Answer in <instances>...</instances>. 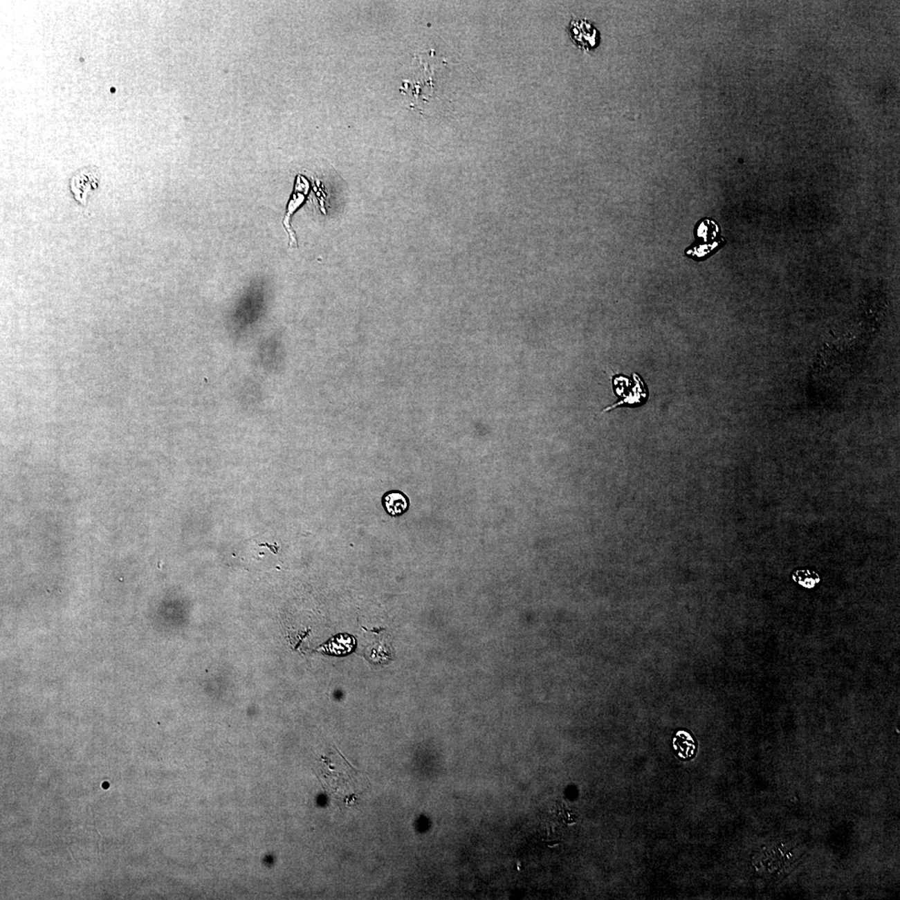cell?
Segmentation results:
<instances>
[{"label":"cell","mask_w":900,"mask_h":900,"mask_svg":"<svg viewBox=\"0 0 900 900\" xmlns=\"http://www.w3.org/2000/svg\"><path fill=\"white\" fill-rule=\"evenodd\" d=\"M324 764L320 775L325 789L339 805H352L365 791L367 778L362 776V773L352 767L342 756L327 759Z\"/></svg>","instance_id":"cell-1"},{"label":"cell","mask_w":900,"mask_h":900,"mask_svg":"<svg viewBox=\"0 0 900 900\" xmlns=\"http://www.w3.org/2000/svg\"><path fill=\"white\" fill-rule=\"evenodd\" d=\"M633 380L624 376H616L613 377V387L614 394L620 396L621 401L608 407L604 410V412L610 410L617 408L621 405H633L639 407L645 404L648 398V391L645 383L637 374H633Z\"/></svg>","instance_id":"cell-2"},{"label":"cell","mask_w":900,"mask_h":900,"mask_svg":"<svg viewBox=\"0 0 900 900\" xmlns=\"http://www.w3.org/2000/svg\"><path fill=\"white\" fill-rule=\"evenodd\" d=\"M569 33L574 44L581 50H590L597 46L598 42L597 30L586 20H573L570 24Z\"/></svg>","instance_id":"cell-3"},{"label":"cell","mask_w":900,"mask_h":900,"mask_svg":"<svg viewBox=\"0 0 900 900\" xmlns=\"http://www.w3.org/2000/svg\"><path fill=\"white\" fill-rule=\"evenodd\" d=\"M383 506L391 516H400L408 511L409 499L404 493L391 491L383 497Z\"/></svg>","instance_id":"cell-4"},{"label":"cell","mask_w":900,"mask_h":900,"mask_svg":"<svg viewBox=\"0 0 900 900\" xmlns=\"http://www.w3.org/2000/svg\"><path fill=\"white\" fill-rule=\"evenodd\" d=\"M792 579L806 589H814L820 583L818 573L811 569H798L792 574Z\"/></svg>","instance_id":"cell-5"},{"label":"cell","mask_w":900,"mask_h":900,"mask_svg":"<svg viewBox=\"0 0 900 900\" xmlns=\"http://www.w3.org/2000/svg\"><path fill=\"white\" fill-rule=\"evenodd\" d=\"M304 197L303 196V195H299L298 198L295 196L294 197V199H293V201L290 203V205H288V212L286 215V218H285V221H284V226L285 227H286L288 233H290L291 239L295 243H296L295 236L294 235H293L292 232L291 231L290 227H288V226H290L288 225V221H290L291 219L290 217L291 214L294 213L297 208H298L301 205V203H302V202L304 201Z\"/></svg>","instance_id":"cell-6"}]
</instances>
